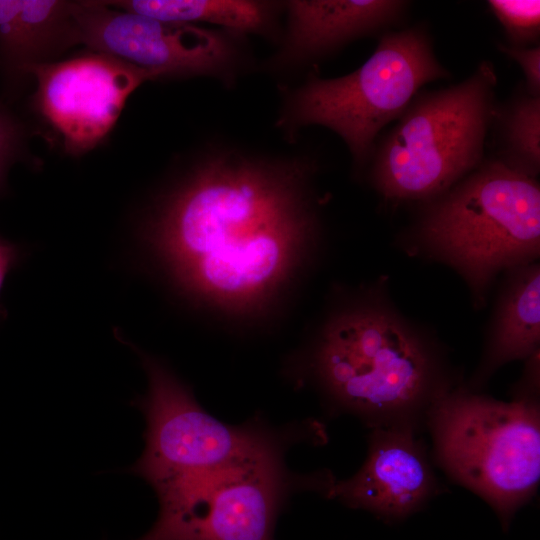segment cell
I'll return each instance as SVG.
<instances>
[{"mask_svg": "<svg viewBox=\"0 0 540 540\" xmlns=\"http://www.w3.org/2000/svg\"><path fill=\"white\" fill-rule=\"evenodd\" d=\"M22 255L20 246L0 237V293L6 277L19 264ZM0 315H2L1 308Z\"/></svg>", "mask_w": 540, "mask_h": 540, "instance_id": "ffe728a7", "label": "cell"}, {"mask_svg": "<svg viewBox=\"0 0 540 540\" xmlns=\"http://www.w3.org/2000/svg\"><path fill=\"white\" fill-rule=\"evenodd\" d=\"M78 42L160 78L209 77L227 88L252 67L246 36L221 28L165 22L104 1L71 2Z\"/></svg>", "mask_w": 540, "mask_h": 540, "instance_id": "9c48e42d", "label": "cell"}, {"mask_svg": "<svg viewBox=\"0 0 540 540\" xmlns=\"http://www.w3.org/2000/svg\"><path fill=\"white\" fill-rule=\"evenodd\" d=\"M435 450L457 481L484 498L503 525L537 488L540 415L536 399L511 402L441 389L429 410Z\"/></svg>", "mask_w": 540, "mask_h": 540, "instance_id": "8992f818", "label": "cell"}, {"mask_svg": "<svg viewBox=\"0 0 540 540\" xmlns=\"http://www.w3.org/2000/svg\"><path fill=\"white\" fill-rule=\"evenodd\" d=\"M419 247L453 267L481 306L495 277L535 262L540 250V188L498 159L482 163L429 200Z\"/></svg>", "mask_w": 540, "mask_h": 540, "instance_id": "3957f363", "label": "cell"}, {"mask_svg": "<svg viewBox=\"0 0 540 540\" xmlns=\"http://www.w3.org/2000/svg\"><path fill=\"white\" fill-rule=\"evenodd\" d=\"M286 452L251 458L219 469L177 477L153 486L159 514L138 540H273L275 523L290 495H327L328 471L297 475Z\"/></svg>", "mask_w": 540, "mask_h": 540, "instance_id": "ba28073f", "label": "cell"}, {"mask_svg": "<svg viewBox=\"0 0 540 540\" xmlns=\"http://www.w3.org/2000/svg\"><path fill=\"white\" fill-rule=\"evenodd\" d=\"M24 74L36 80V110L60 134L66 152L76 156L106 137L137 87L157 79L151 71L95 51L32 64Z\"/></svg>", "mask_w": 540, "mask_h": 540, "instance_id": "30bf717a", "label": "cell"}, {"mask_svg": "<svg viewBox=\"0 0 540 540\" xmlns=\"http://www.w3.org/2000/svg\"><path fill=\"white\" fill-rule=\"evenodd\" d=\"M131 347L147 374L148 390L134 402L146 420L145 448L129 471L152 487L325 438L320 424L311 420L278 428L262 419L241 425L219 421L163 361Z\"/></svg>", "mask_w": 540, "mask_h": 540, "instance_id": "52a82bcc", "label": "cell"}, {"mask_svg": "<svg viewBox=\"0 0 540 540\" xmlns=\"http://www.w3.org/2000/svg\"><path fill=\"white\" fill-rule=\"evenodd\" d=\"M498 48L522 68L525 90L533 96H540V46L513 47L499 44Z\"/></svg>", "mask_w": 540, "mask_h": 540, "instance_id": "d6986e66", "label": "cell"}, {"mask_svg": "<svg viewBox=\"0 0 540 540\" xmlns=\"http://www.w3.org/2000/svg\"><path fill=\"white\" fill-rule=\"evenodd\" d=\"M540 343V269L535 262L508 271L489 327L485 354L474 383L499 367L529 358Z\"/></svg>", "mask_w": 540, "mask_h": 540, "instance_id": "5bb4252c", "label": "cell"}, {"mask_svg": "<svg viewBox=\"0 0 540 540\" xmlns=\"http://www.w3.org/2000/svg\"><path fill=\"white\" fill-rule=\"evenodd\" d=\"M408 6L399 0L285 1L278 47L262 68L273 76L293 74L357 38L395 25Z\"/></svg>", "mask_w": 540, "mask_h": 540, "instance_id": "8fae6325", "label": "cell"}, {"mask_svg": "<svg viewBox=\"0 0 540 540\" xmlns=\"http://www.w3.org/2000/svg\"><path fill=\"white\" fill-rule=\"evenodd\" d=\"M317 162L212 140L157 199L143 239L188 299L227 314L261 311L320 231Z\"/></svg>", "mask_w": 540, "mask_h": 540, "instance_id": "6da1fadb", "label": "cell"}, {"mask_svg": "<svg viewBox=\"0 0 540 540\" xmlns=\"http://www.w3.org/2000/svg\"><path fill=\"white\" fill-rule=\"evenodd\" d=\"M491 12L513 47L536 46L540 35V1L489 0Z\"/></svg>", "mask_w": 540, "mask_h": 540, "instance_id": "e0dca14e", "label": "cell"}, {"mask_svg": "<svg viewBox=\"0 0 540 540\" xmlns=\"http://www.w3.org/2000/svg\"><path fill=\"white\" fill-rule=\"evenodd\" d=\"M433 487L424 448L412 428L389 423L376 426L362 467L349 479L335 480L327 497L385 519H400L424 503Z\"/></svg>", "mask_w": 540, "mask_h": 540, "instance_id": "7c38bea8", "label": "cell"}, {"mask_svg": "<svg viewBox=\"0 0 540 540\" xmlns=\"http://www.w3.org/2000/svg\"><path fill=\"white\" fill-rule=\"evenodd\" d=\"M22 137L21 125L0 105V195L5 189L7 172L20 154Z\"/></svg>", "mask_w": 540, "mask_h": 540, "instance_id": "ac0fdd59", "label": "cell"}, {"mask_svg": "<svg viewBox=\"0 0 540 540\" xmlns=\"http://www.w3.org/2000/svg\"><path fill=\"white\" fill-rule=\"evenodd\" d=\"M298 360L293 373L310 378L342 409L371 419L407 415L441 390L422 334L376 298L334 311Z\"/></svg>", "mask_w": 540, "mask_h": 540, "instance_id": "7a4b0ae2", "label": "cell"}, {"mask_svg": "<svg viewBox=\"0 0 540 540\" xmlns=\"http://www.w3.org/2000/svg\"><path fill=\"white\" fill-rule=\"evenodd\" d=\"M447 77L423 28L387 32L352 73L327 79L311 74L302 84L284 88L276 126L292 139L303 127H326L362 167L381 129L403 114L424 84Z\"/></svg>", "mask_w": 540, "mask_h": 540, "instance_id": "5b68a950", "label": "cell"}, {"mask_svg": "<svg viewBox=\"0 0 540 540\" xmlns=\"http://www.w3.org/2000/svg\"><path fill=\"white\" fill-rule=\"evenodd\" d=\"M502 139L498 158L511 169L535 178L540 171V96L526 90L496 108Z\"/></svg>", "mask_w": 540, "mask_h": 540, "instance_id": "2e32d148", "label": "cell"}, {"mask_svg": "<svg viewBox=\"0 0 540 540\" xmlns=\"http://www.w3.org/2000/svg\"><path fill=\"white\" fill-rule=\"evenodd\" d=\"M111 7L165 22L206 23L248 36L278 40L284 2L256 0H121L104 1Z\"/></svg>", "mask_w": 540, "mask_h": 540, "instance_id": "9a60e30c", "label": "cell"}, {"mask_svg": "<svg viewBox=\"0 0 540 540\" xmlns=\"http://www.w3.org/2000/svg\"><path fill=\"white\" fill-rule=\"evenodd\" d=\"M496 85L493 64L482 61L461 83L417 94L375 152L374 188L389 201H429L476 169Z\"/></svg>", "mask_w": 540, "mask_h": 540, "instance_id": "277c9868", "label": "cell"}, {"mask_svg": "<svg viewBox=\"0 0 540 540\" xmlns=\"http://www.w3.org/2000/svg\"><path fill=\"white\" fill-rule=\"evenodd\" d=\"M74 44L71 1L0 0V59L10 77Z\"/></svg>", "mask_w": 540, "mask_h": 540, "instance_id": "4fadbf2b", "label": "cell"}]
</instances>
